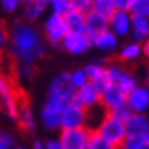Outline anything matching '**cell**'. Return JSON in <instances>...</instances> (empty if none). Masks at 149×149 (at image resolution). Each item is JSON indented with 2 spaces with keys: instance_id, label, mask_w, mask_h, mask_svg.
<instances>
[{
  "instance_id": "6da1fadb",
  "label": "cell",
  "mask_w": 149,
  "mask_h": 149,
  "mask_svg": "<svg viewBox=\"0 0 149 149\" xmlns=\"http://www.w3.org/2000/svg\"><path fill=\"white\" fill-rule=\"evenodd\" d=\"M11 41V53L18 63L32 64L37 58H41L46 52V47L40 38V33L32 24L26 22H17L8 31Z\"/></svg>"
},
{
  "instance_id": "7a4b0ae2",
  "label": "cell",
  "mask_w": 149,
  "mask_h": 149,
  "mask_svg": "<svg viewBox=\"0 0 149 149\" xmlns=\"http://www.w3.org/2000/svg\"><path fill=\"white\" fill-rule=\"evenodd\" d=\"M76 94V88L72 82L70 73H61L53 79V82L49 88V100L58 102L61 105H69L72 99Z\"/></svg>"
},
{
  "instance_id": "3957f363",
  "label": "cell",
  "mask_w": 149,
  "mask_h": 149,
  "mask_svg": "<svg viewBox=\"0 0 149 149\" xmlns=\"http://www.w3.org/2000/svg\"><path fill=\"white\" fill-rule=\"evenodd\" d=\"M96 134L100 135L104 140H107L108 143L119 148L125 139V123H122V122L116 120L114 117L108 116L102 122V125L96 130Z\"/></svg>"
},
{
  "instance_id": "277c9868",
  "label": "cell",
  "mask_w": 149,
  "mask_h": 149,
  "mask_svg": "<svg viewBox=\"0 0 149 149\" xmlns=\"http://www.w3.org/2000/svg\"><path fill=\"white\" fill-rule=\"evenodd\" d=\"M69 33V29H67V24L64 22L63 15L58 14H52L49 18L46 20L44 24V35L47 38V41L53 46H58L61 41L64 40V37Z\"/></svg>"
},
{
  "instance_id": "5b68a950",
  "label": "cell",
  "mask_w": 149,
  "mask_h": 149,
  "mask_svg": "<svg viewBox=\"0 0 149 149\" xmlns=\"http://www.w3.org/2000/svg\"><path fill=\"white\" fill-rule=\"evenodd\" d=\"M85 122V108L69 104L64 107L63 114H61V123L59 126H63V130H76V128H84Z\"/></svg>"
},
{
  "instance_id": "8992f818",
  "label": "cell",
  "mask_w": 149,
  "mask_h": 149,
  "mask_svg": "<svg viewBox=\"0 0 149 149\" xmlns=\"http://www.w3.org/2000/svg\"><path fill=\"white\" fill-rule=\"evenodd\" d=\"M88 131L85 128H76V130H63L59 143L63 149H85L87 140H88Z\"/></svg>"
},
{
  "instance_id": "52a82bcc",
  "label": "cell",
  "mask_w": 149,
  "mask_h": 149,
  "mask_svg": "<svg viewBox=\"0 0 149 149\" xmlns=\"http://www.w3.org/2000/svg\"><path fill=\"white\" fill-rule=\"evenodd\" d=\"M15 122L18 125V130L23 134H31L35 128V122H33V116H32V110H31V100L29 96H24L18 104L17 108V117Z\"/></svg>"
},
{
  "instance_id": "ba28073f",
  "label": "cell",
  "mask_w": 149,
  "mask_h": 149,
  "mask_svg": "<svg viewBox=\"0 0 149 149\" xmlns=\"http://www.w3.org/2000/svg\"><path fill=\"white\" fill-rule=\"evenodd\" d=\"M126 102V94L122 91L117 85L114 84H108L100 90V104L105 108H108V111L116 108L122 104Z\"/></svg>"
},
{
  "instance_id": "9c48e42d",
  "label": "cell",
  "mask_w": 149,
  "mask_h": 149,
  "mask_svg": "<svg viewBox=\"0 0 149 149\" xmlns=\"http://www.w3.org/2000/svg\"><path fill=\"white\" fill-rule=\"evenodd\" d=\"M63 46L67 52L73 53V55H79L84 53L87 49H90L91 40L85 35V33H72L69 32L63 40Z\"/></svg>"
},
{
  "instance_id": "30bf717a",
  "label": "cell",
  "mask_w": 149,
  "mask_h": 149,
  "mask_svg": "<svg viewBox=\"0 0 149 149\" xmlns=\"http://www.w3.org/2000/svg\"><path fill=\"white\" fill-rule=\"evenodd\" d=\"M64 105H61L53 100H47L41 111V120L49 130H55L61 123V114H63Z\"/></svg>"
},
{
  "instance_id": "8fae6325",
  "label": "cell",
  "mask_w": 149,
  "mask_h": 149,
  "mask_svg": "<svg viewBox=\"0 0 149 149\" xmlns=\"http://www.w3.org/2000/svg\"><path fill=\"white\" fill-rule=\"evenodd\" d=\"M108 31V20L102 15H99L97 12L90 11L88 14H85V31L84 33L90 40L96 38L99 33Z\"/></svg>"
},
{
  "instance_id": "7c38bea8",
  "label": "cell",
  "mask_w": 149,
  "mask_h": 149,
  "mask_svg": "<svg viewBox=\"0 0 149 149\" xmlns=\"http://www.w3.org/2000/svg\"><path fill=\"white\" fill-rule=\"evenodd\" d=\"M108 26H111V32L114 35L125 37L131 29V15L126 11H116L108 18Z\"/></svg>"
},
{
  "instance_id": "4fadbf2b",
  "label": "cell",
  "mask_w": 149,
  "mask_h": 149,
  "mask_svg": "<svg viewBox=\"0 0 149 149\" xmlns=\"http://www.w3.org/2000/svg\"><path fill=\"white\" fill-rule=\"evenodd\" d=\"M74 96L82 104L84 108L96 105L100 102V90L93 82H90V81H87V84H84L81 88H78Z\"/></svg>"
},
{
  "instance_id": "5bb4252c",
  "label": "cell",
  "mask_w": 149,
  "mask_h": 149,
  "mask_svg": "<svg viewBox=\"0 0 149 149\" xmlns=\"http://www.w3.org/2000/svg\"><path fill=\"white\" fill-rule=\"evenodd\" d=\"M126 105L132 111L143 113L149 107V90L146 88H134L126 96Z\"/></svg>"
},
{
  "instance_id": "9a60e30c",
  "label": "cell",
  "mask_w": 149,
  "mask_h": 149,
  "mask_svg": "<svg viewBox=\"0 0 149 149\" xmlns=\"http://www.w3.org/2000/svg\"><path fill=\"white\" fill-rule=\"evenodd\" d=\"M149 131V120L143 114H131L125 122V137L126 135H141Z\"/></svg>"
},
{
  "instance_id": "2e32d148",
  "label": "cell",
  "mask_w": 149,
  "mask_h": 149,
  "mask_svg": "<svg viewBox=\"0 0 149 149\" xmlns=\"http://www.w3.org/2000/svg\"><path fill=\"white\" fill-rule=\"evenodd\" d=\"M64 22L67 24V29L72 33H84L85 31V14H82L81 11L70 9L64 15Z\"/></svg>"
},
{
  "instance_id": "e0dca14e",
  "label": "cell",
  "mask_w": 149,
  "mask_h": 149,
  "mask_svg": "<svg viewBox=\"0 0 149 149\" xmlns=\"http://www.w3.org/2000/svg\"><path fill=\"white\" fill-rule=\"evenodd\" d=\"M132 37L137 41H145L149 37V20L146 15H131Z\"/></svg>"
},
{
  "instance_id": "ac0fdd59",
  "label": "cell",
  "mask_w": 149,
  "mask_h": 149,
  "mask_svg": "<svg viewBox=\"0 0 149 149\" xmlns=\"http://www.w3.org/2000/svg\"><path fill=\"white\" fill-rule=\"evenodd\" d=\"M22 8H23V15L26 20H37L46 9V2L44 0H22Z\"/></svg>"
},
{
  "instance_id": "d6986e66",
  "label": "cell",
  "mask_w": 149,
  "mask_h": 149,
  "mask_svg": "<svg viewBox=\"0 0 149 149\" xmlns=\"http://www.w3.org/2000/svg\"><path fill=\"white\" fill-rule=\"evenodd\" d=\"M91 44H94L102 50H111L117 46V35H114L111 31H105L102 33H99L96 38H93Z\"/></svg>"
},
{
  "instance_id": "ffe728a7",
  "label": "cell",
  "mask_w": 149,
  "mask_h": 149,
  "mask_svg": "<svg viewBox=\"0 0 149 149\" xmlns=\"http://www.w3.org/2000/svg\"><path fill=\"white\" fill-rule=\"evenodd\" d=\"M114 85H117L119 88L128 96V94L135 88L137 82H135V79L132 78V74H130L125 69H122V72H120V74H119V78H117V81H116Z\"/></svg>"
},
{
  "instance_id": "44dd1931",
  "label": "cell",
  "mask_w": 149,
  "mask_h": 149,
  "mask_svg": "<svg viewBox=\"0 0 149 149\" xmlns=\"http://www.w3.org/2000/svg\"><path fill=\"white\" fill-rule=\"evenodd\" d=\"M91 11L97 12L99 15H102L108 20L114 12H116V8H114V5H113V0H93Z\"/></svg>"
},
{
  "instance_id": "7402d4cb",
  "label": "cell",
  "mask_w": 149,
  "mask_h": 149,
  "mask_svg": "<svg viewBox=\"0 0 149 149\" xmlns=\"http://www.w3.org/2000/svg\"><path fill=\"white\" fill-rule=\"evenodd\" d=\"M85 149H119L117 146H114L111 143H108L107 140H104L100 135L96 132H90L88 134V140H87V146Z\"/></svg>"
},
{
  "instance_id": "603a6c76",
  "label": "cell",
  "mask_w": 149,
  "mask_h": 149,
  "mask_svg": "<svg viewBox=\"0 0 149 149\" xmlns=\"http://www.w3.org/2000/svg\"><path fill=\"white\" fill-rule=\"evenodd\" d=\"M131 114H132V110L126 105V102L116 107V108H113V110H110V116L114 117L116 120H119V122H122V123H125V122L131 117Z\"/></svg>"
},
{
  "instance_id": "cb8c5ba5",
  "label": "cell",
  "mask_w": 149,
  "mask_h": 149,
  "mask_svg": "<svg viewBox=\"0 0 149 149\" xmlns=\"http://www.w3.org/2000/svg\"><path fill=\"white\" fill-rule=\"evenodd\" d=\"M140 53V46L137 43H131V44H126L123 49L120 50V55H119V61H131L135 59Z\"/></svg>"
},
{
  "instance_id": "d4e9b609",
  "label": "cell",
  "mask_w": 149,
  "mask_h": 149,
  "mask_svg": "<svg viewBox=\"0 0 149 149\" xmlns=\"http://www.w3.org/2000/svg\"><path fill=\"white\" fill-rule=\"evenodd\" d=\"M149 9V0H132L130 12L132 15H146Z\"/></svg>"
},
{
  "instance_id": "484cf974",
  "label": "cell",
  "mask_w": 149,
  "mask_h": 149,
  "mask_svg": "<svg viewBox=\"0 0 149 149\" xmlns=\"http://www.w3.org/2000/svg\"><path fill=\"white\" fill-rule=\"evenodd\" d=\"M52 6H53V14L64 17L72 9V0H55L52 3Z\"/></svg>"
},
{
  "instance_id": "4316f807",
  "label": "cell",
  "mask_w": 149,
  "mask_h": 149,
  "mask_svg": "<svg viewBox=\"0 0 149 149\" xmlns=\"http://www.w3.org/2000/svg\"><path fill=\"white\" fill-rule=\"evenodd\" d=\"M14 146H15L14 137L6 131H0V149H12Z\"/></svg>"
},
{
  "instance_id": "83f0119b",
  "label": "cell",
  "mask_w": 149,
  "mask_h": 149,
  "mask_svg": "<svg viewBox=\"0 0 149 149\" xmlns=\"http://www.w3.org/2000/svg\"><path fill=\"white\" fill-rule=\"evenodd\" d=\"M70 76H72V82H73V85H74V88H81V87H82L84 84H87V81H88V79H87V76H85V73L84 72H74V73H72L70 74Z\"/></svg>"
},
{
  "instance_id": "f1b7e54d",
  "label": "cell",
  "mask_w": 149,
  "mask_h": 149,
  "mask_svg": "<svg viewBox=\"0 0 149 149\" xmlns=\"http://www.w3.org/2000/svg\"><path fill=\"white\" fill-rule=\"evenodd\" d=\"M20 3H22V0H0V6H2L3 11L8 12V14L17 11V8L20 6Z\"/></svg>"
},
{
  "instance_id": "f546056e",
  "label": "cell",
  "mask_w": 149,
  "mask_h": 149,
  "mask_svg": "<svg viewBox=\"0 0 149 149\" xmlns=\"http://www.w3.org/2000/svg\"><path fill=\"white\" fill-rule=\"evenodd\" d=\"M132 0H113V5L116 11H130V6H131Z\"/></svg>"
},
{
  "instance_id": "4dcf8cb0",
  "label": "cell",
  "mask_w": 149,
  "mask_h": 149,
  "mask_svg": "<svg viewBox=\"0 0 149 149\" xmlns=\"http://www.w3.org/2000/svg\"><path fill=\"white\" fill-rule=\"evenodd\" d=\"M9 38V33H8V29H6V26L0 22V50L3 49V46L6 44V41H8Z\"/></svg>"
},
{
  "instance_id": "1f68e13d",
  "label": "cell",
  "mask_w": 149,
  "mask_h": 149,
  "mask_svg": "<svg viewBox=\"0 0 149 149\" xmlns=\"http://www.w3.org/2000/svg\"><path fill=\"white\" fill-rule=\"evenodd\" d=\"M44 149H63V146H61V143L56 140H49V141H46Z\"/></svg>"
},
{
  "instance_id": "d6a6232c",
  "label": "cell",
  "mask_w": 149,
  "mask_h": 149,
  "mask_svg": "<svg viewBox=\"0 0 149 149\" xmlns=\"http://www.w3.org/2000/svg\"><path fill=\"white\" fill-rule=\"evenodd\" d=\"M143 52H145V55L149 58V37L145 40V46H143Z\"/></svg>"
},
{
  "instance_id": "836d02e7",
  "label": "cell",
  "mask_w": 149,
  "mask_h": 149,
  "mask_svg": "<svg viewBox=\"0 0 149 149\" xmlns=\"http://www.w3.org/2000/svg\"><path fill=\"white\" fill-rule=\"evenodd\" d=\"M33 149H44V145L41 141H35V143H33Z\"/></svg>"
},
{
  "instance_id": "e575fe53",
  "label": "cell",
  "mask_w": 149,
  "mask_h": 149,
  "mask_svg": "<svg viewBox=\"0 0 149 149\" xmlns=\"http://www.w3.org/2000/svg\"><path fill=\"white\" fill-rule=\"evenodd\" d=\"M145 139H146V143H148V148H149V131L145 134Z\"/></svg>"
},
{
  "instance_id": "d590c367",
  "label": "cell",
  "mask_w": 149,
  "mask_h": 149,
  "mask_svg": "<svg viewBox=\"0 0 149 149\" xmlns=\"http://www.w3.org/2000/svg\"><path fill=\"white\" fill-rule=\"evenodd\" d=\"M146 84L149 85V67H148V72H146Z\"/></svg>"
},
{
  "instance_id": "8d00e7d4",
  "label": "cell",
  "mask_w": 149,
  "mask_h": 149,
  "mask_svg": "<svg viewBox=\"0 0 149 149\" xmlns=\"http://www.w3.org/2000/svg\"><path fill=\"white\" fill-rule=\"evenodd\" d=\"M44 2H46V3H53L55 0H44Z\"/></svg>"
},
{
  "instance_id": "74e56055",
  "label": "cell",
  "mask_w": 149,
  "mask_h": 149,
  "mask_svg": "<svg viewBox=\"0 0 149 149\" xmlns=\"http://www.w3.org/2000/svg\"><path fill=\"white\" fill-rule=\"evenodd\" d=\"M12 149H24V148H20V146H14Z\"/></svg>"
},
{
  "instance_id": "f35d334b",
  "label": "cell",
  "mask_w": 149,
  "mask_h": 149,
  "mask_svg": "<svg viewBox=\"0 0 149 149\" xmlns=\"http://www.w3.org/2000/svg\"><path fill=\"white\" fill-rule=\"evenodd\" d=\"M146 17H148V20H149V9H148V12H146Z\"/></svg>"
}]
</instances>
